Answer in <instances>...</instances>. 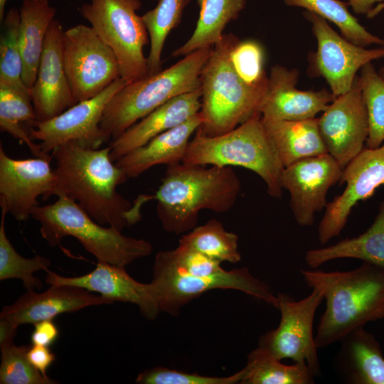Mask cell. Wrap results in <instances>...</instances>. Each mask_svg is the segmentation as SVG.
<instances>
[{
  "label": "cell",
  "instance_id": "1",
  "mask_svg": "<svg viewBox=\"0 0 384 384\" xmlns=\"http://www.w3.org/2000/svg\"><path fill=\"white\" fill-rule=\"evenodd\" d=\"M110 152L109 146L90 149L75 141L56 147L51 154L55 160L54 196L75 201L100 224L122 231L140 220L141 206L149 198L132 206L117 191L127 177Z\"/></svg>",
  "mask_w": 384,
  "mask_h": 384
},
{
  "label": "cell",
  "instance_id": "2",
  "mask_svg": "<svg viewBox=\"0 0 384 384\" xmlns=\"http://www.w3.org/2000/svg\"><path fill=\"white\" fill-rule=\"evenodd\" d=\"M306 285L323 292L326 309L314 337L316 348L340 341L350 332L384 319V267L363 262L349 271H300Z\"/></svg>",
  "mask_w": 384,
  "mask_h": 384
},
{
  "label": "cell",
  "instance_id": "3",
  "mask_svg": "<svg viewBox=\"0 0 384 384\" xmlns=\"http://www.w3.org/2000/svg\"><path fill=\"white\" fill-rule=\"evenodd\" d=\"M241 188L240 181L230 166L187 164L167 166L164 176L152 196L162 228L180 235L193 230L199 212L230 210Z\"/></svg>",
  "mask_w": 384,
  "mask_h": 384
},
{
  "label": "cell",
  "instance_id": "4",
  "mask_svg": "<svg viewBox=\"0 0 384 384\" xmlns=\"http://www.w3.org/2000/svg\"><path fill=\"white\" fill-rule=\"evenodd\" d=\"M213 46L196 50L152 75L127 83L107 105L100 127L110 140L170 100L201 87Z\"/></svg>",
  "mask_w": 384,
  "mask_h": 384
},
{
  "label": "cell",
  "instance_id": "5",
  "mask_svg": "<svg viewBox=\"0 0 384 384\" xmlns=\"http://www.w3.org/2000/svg\"><path fill=\"white\" fill-rule=\"evenodd\" d=\"M182 162L245 168L264 181L270 196L282 198L284 168L266 133L259 112L221 135L207 136L197 129Z\"/></svg>",
  "mask_w": 384,
  "mask_h": 384
},
{
  "label": "cell",
  "instance_id": "6",
  "mask_svg": "<svg viewBox=\"0 0 384 384\" xmlns=\"http://www.w3.org/2000/svg\"><path fill=\"white\" fill-rule=\"evenodd\" d=\"M31 217L40 223L41 235L49 246H56L63 238L71 236L97 261L125 267L149 256L153 250L151 243L144 239L127 237L114 227L100 224L65 196H58L51 204L36 206Z\"/></svg>",
  "mask_w": 384,
  "mask_h": 384
},
{
  "label": "cell",
  "instance_id": "7",
  "mask_svg": "<svg viewBox=\"0 0 384 384\" xmlns=\"http://www.w3.org/2000/svg\"><path fill=\"white\" fill-rule=\"evenodd\" d=\"M239 41L233 33H224L201 73L203 123L198 129L205 135L223 134L259 112L265 88L246 85L230 61V51Z\"/></svg>",
  "mask_w": 384,
  "mask_h": 384
},
{
  "label": "cell",
  "instance_id": "8",
  "mask_svg": "<svg viewBox=\"0 0 384 384\" xmlns=\"http://www.w3.org/2000/svg\"><path fill=\"white\" fill-rule=\"evenodd\" d=\"M140 0H90L79 9L99 37L112 50L120 78L128 83L148 75L144 47L149 36L142 16Z\"/></svg>",
  "mask_w": 384,
  "mask_h": 384
},
{
  "label": "cell",
  "instance_id": "9",
  "mask_svg": "<svg viewBox=\"0 0 384 384\" xmlns=\"http://www.w3.org/2000/svg\"><path fill=\"white\" fill-rule=\"evenodd\" d=\"M151 283L161 311L173 316L178 315L186 304L215 289L239 290L278 308L277 297L270 287L252 276L246 267L197 277L176 270L156 255Z\"/></svg>",
  "mask_w": 384,
  "mask_h": 384
},
{
  "label": "cell",
  "instance_id": "10",
  "mask_svg": "<svg viewBox=\"0 0 384 384\" xmlns=\"http://www.w3.org/2000/svg\"><path fill=\"white\" fill-rule=\"evenodd\" d=\"M63 54L75 104L95 97L120 78L116 55L90 26L64 31Z\"/></svg>",
  "mask_w": 384,
  "mask_h": 384
},
{
  "label": "cell",
  "instance_id": "11",
  "mask_svg": "<svg viewBox=\"0 0 384 384\" xmlns=\"http://www.w3.org/2000/svg\"><path fill=\"white\" fill-rule=\"evenodd\" d=\"M316 41V50L309 55V73L322 77L336 97L348 92L358 71L367 63L384 58V47L367 48L339 35L322 17L304 11Z\"/></svg>",
  "mask_w": 384,
  "mask_h": 384
},
{
  "label": "cell",
  "instance_id": "12",
  "mask_svg": "<svg viewBox=\"0 0 384 384\" xmlns=\"http://www.w3.org/2000/svg\"><path fill=\"white\" fill-rule=\"evenodd\" d=\"M278 309L281 319L277 329L267 332L258 346L267 349L279 360L290 358L294 363H305L315 377L321 374L320 362L313 334L316 311L324 299L316 288L306 297L294 300L289 295L279 293Z\"/></svg>",
  "mask_w": 384,
  "mask_h": 384
},
{
  "label": "cell",
  "instance_id": "13",
  "mask_svg": "<svg viewBox=\"0 0 384 384\" xmlns=\"http://www.w3.org/2000/svg\"><path fill=\"white\" fill-rule=\"evenodd\" d=\"M128 82L119 78L99 95L81 101L60 114L36 122L31 131L33 141H39L42 151L50 155L56 147L70 141L90 149H99L110 140L100 127L105 109L113 96Z\"/></svg>",
  "mask_w": 384,
  "mask_h": 384
},
{
  "label": "cell",
  "instance_id": "14",
  "mask_svg": "<svg viewBox=\"0 0 384 384\" xmlns=\"http://www.w3.org/2000/svg\"><path fill=\"white\" fill-rule=\"evenodd\" d=\"M338 183H345L346 188L327 204L318 227L322 245L339 235L353 208L384 184V142L377 148L365 147L343 169Z\"/></svg>",
  "mask_w": 384,
  "mask_h": 384
},
{
  "label": "cell",
  "instance_id": "15",
  "mask_svg": "<svg viewBox=\"0 0 384 384\" xmlns=\"http://www.w3.org/2000/svg\"><path fill=\"white\" fill-rule=\"evenodd\" d=\"M318 125L328 154L343 169L365 148L369 124L358 75L348 92L328 105Z\"/></svg>",
  "mask_w": 384,
  "mask_h": 384
},
{
  "label": "cell",
  "instance_id": "16",
  "mask_svg": "<svg viewBox=\"0 0 384 384\" xmlns=\"http://www.w3.org/2000/svg\"><path fill=\"white\" fill-rule=\"evenodd\" d=\"M50 160L12 159L0 145V206L16 220L29 219L39 196H54L56 176Z\"/></svg>",
  "mask_w": 384,
  "mask_h": 384
},
{
  "label": "cell",
  "instance_id": "17",
  "mask_svg": "<svg viewBox=\"0 0 384 384\" xmlns=\"http://www.w3.org/2000/svg\"><path fill=\"white\" fill-rule=\"evenodd\" d=\"M342 170L328 153L299 160L284 169L282 188L289 193L291 210L299 225H311L315 213L326 208L328 191L339 182Z\"/></svg>",
  "mask_w": 384,
  "mask_h": 384
},
{
  "label": "cell",
  "instance_id": "18",
  "mask_svg": "<svg viewBox=\"0 0 384 384\" xmlns=\"http://www.w3.org/2000/svg\"><path fill=\"white\" fill-rule=\"evenodd\" d=\"M46 282L50 285H70L83 288L114 302L136 304L141 314L153 320L161 311L152 283L144 284L132 278L124 267L97 261L94 270L79 277H68L49 270Z\"/></svg>",
  "mask_w": 384,
  "mask_h": 384
},
{
  "label": "cell",
  "instance_id": "19",
  "mask_svg": "<svg viewBox=\"0 0 384 384\" xmlns=\"http://www.w3.org/2000/svg\"><path fill=\"white\" fill-rule=\"evenodd\" d=\"M296 68L276 64L270 69L265 93L258 108L263 117L299 121L315 118L335 99L329 90H302L297 85Z\"/></svg>",
  "mask_w": 384,
  "mask_h": 384
},
{
  "label": "cell",
  "instance_id": "20",
  "mask_svg": "<svg viewBox=\"0 0 384 384\" xmlns=\"http://www.w3.org/2000/svg\"><path fill=\"white\" fill-rule=\"evenodd\" d=\"M64 30L54 19L47 33L37 77L30 88L36 122L60 114L75 105L63 63Z\"/></svg>",
  "mask_w": 384,
  "mask_h": 384
},
{
  "label": "cell",
  "instance_id": "21",
  "mask_svg": "<svg viewBox=\"0 0 384 384\" xmlns=\"http://www.w3.org/2000/svg\"><path fill=\"white\" fill-rule=\"evenodd\" d=\"M113 302L102 295L75 286L50 285L42 293L27 290L14 303L4 306L0 318L17 326L53 320L56 316L75 312L85 307L110 304Z\"/></svg>",
  "mask_w": 384,
  "mask_h": 384
},
{
  "label": "cell",
  "instance_id": "22",
  "mask_svg": "<svg viewBox=\"0 0 384 384\" xmlns=\"http://www.w3.org/2000/svg\"><path fill=\"white\" fill-rule=\"evenodd\" d=\"M201 107V87L170 100L111 140V159L115 162L156 136L180 125L198 114Z\"/></svg>",
  "mask_w": 384,
  "mask_h": 384
},
{
  "label": "cell",
  "instance_id": "23",
  "mask_svg": "<svg viewBox=\"0 0 384 384\" xmlns=\"http://www.w3.org/2000/svg\"><path fill=\"white\" fill-rule=\"evenodd\" d=\"M202 123L203 117L199 112L180 125L128 152L114 163L124 171L127 178H136L156 165L181 163L192 134Z\"/></svg>",
  "mask_w": 384,
  "mask_h": 384
},
{
  "label": "cell",
  "instance_id": "24",
  "mask_svg": "<svg viewBox=\"0 0 384 384\" xmlns=\"http://www.w3.org/2000/svg\"><path fill=\"white\" fill-rule=\"evenodd\" d=\"M334 358V365L346 383L384 384V356L375 337L357 329L344 336Z\"/></svg>",
  "mask_w": 384,
  "mask_h": 384
},
{
  "label": "cell",
  "instance_id": "25",
  "mask_svg": "<svg viewBox=\"0 0 384 384\" xmlns=\"http://www.w3.org/2000/svg\"><path fill=\"white\" fill-rule=\"evenodd\" d=\"M266 133L284 168L306 158L328 153L318 118L277 120L262 116Z\"/></svg>",
  "mask_w": 384,
  "mask_h": 384
},
{
  "label": "cell",
  "instance_id": "26",
  "mask_svg": "<svg viewBox=\"0 0 384 384\" xmlns=\"http://www.w3.org/2000/svg\"><path fill=\"white\" fill-rule=\"evenodd\" d=\"M19 14L22 78L30 90L37 77L46 35L56 10L48 0H23Z\"/></svg>",
  "mask_w": 384,
  "mask_h": 384
},
{
  "label": "cell",
  "instance_id": "27",
  "mask_svg": "<svg viewBox=\"0 0 384 384\" xmlns=\"http://www.w3.org/2000/svg\"><path fill=\"white\" fill-rule=\"evenodd\" d=\"M341 258L358 259L384 267V200L374 222L363 233L323 248L309 250L304 256L311 268Z\"/></svg>",
  "mask_w": 384,
  "mask_h": 384
},
{
  "label": "cell",
  "instance_id": "28",
  "mask_svg": "<svg viewBox=\"0 0 384 384\" xmlns=\"http://www.w3.org/2000/svg\"><path fill=\"white\" fill-rule=\"evenodd\" d=\"M247 0H198L199 16L191 37L172 53L185 56L196 50L213 46L223 38V31L236 19Z\"/></svg>",
  "mask_w": 384,
  "mask_h": 384
},
{
  "label": "cell",
  "instance_id": "29",
  "mask_svg": "<svg viewBox=\"0 0 384 384\" xmlns=\"http://www.w3.org/2000/svg\"><path fill=\"white\" fill-rule=\"evenodd\" d=\"M36 122L30 95L14 87L0 85V129L25 144L35 157L51 159L45 154L39 144L31 138V131Z\"/></svg>",
  "mask_w": 384,
  "mask_h": 384
},
{
  "label": "cell",
  "instance_id": "30",
  "mask_svg": "<svg viewBox=\"0 0 384 384\" xmlns=\"http://www.w3.org/2000/svg\"><path fill=\"white\" fill-rule=\"evenodd\" d=\"M242 384H311L314 374L305 363L285 365L259 346L247 356Z\"/></svg>",
  "mask_w": 384,
  "mask_h": 384
},
{
  "label": "cell",
  "instance_id": "31",
  "mask_svg": "<svg viewBox=\"0 0 384 384\" xmlns=\"http://www.w3.org/2000/svg\"><path fill=\"white\" fill-rule=\"evenodd\" d=\"M286 5L305 9L337 26L341 35L350 42L366 47H384V39L368 31L348 10L347 2L340 0H284Z\"/></svg>",
  "mask_w": 384,
  "mask_h": 384
},
{
  "label": "cell",
  "instance_id": "32",
  "mask_svg": "<svg viewBox=\"0 0 384 384\" xmlns=\"http://www.w3.org/2000/svg\"><path fill=\"white\" fill-rule=\"evenodd\" d=\"M190 1L159 0L156 7L142 16L150 43L147 56L148 75L161 70V54L166 39L170 32L180 23L183 10Z\"/></svg>",
  "mask_w": 384,
  "mask_h": 384
},
{
  "label": "cell",
  "instance_id": "33",
  "mask_svg": "<svg viewBox=\"0 0 384 384\" xmlns=\"http://www.w3.org/2000/svg\"><path fill=\"white\" fill-rule=\"evenodd\" d=\"M179 242L220 262L236 263L241 259L238 236L225 230L216 219H211L183 234Z\"/></svg>",
  "mask_w": 384,
  "mask_h": 384
},
{
  "label": "cell",
  "instance_id": "34",
  "mask_svg": "<svg viewBox=\"0 0 384 384\" xmlns=\"http://www.w3.org/2000/svg\"><path fill=\"white\" fill-rule=\"evenodd\" d=\"M0 36V85L10 86L30 95V90L22 78L19 9L16 7L10 9L4 16Z\"/></svg>",
  "mask_w": 384,
  "mask_h": 384
},
{
  "label": "cell",
  "instance_id": "35",
  "mask_svg": "<svg viewBox=\"0 0 384 384\" xmlns=\"http://www.w3.org/2000/svg\"><path fill=\"white\" fill-rule=\"evenodd\" d=\"M6 210L1 208L0 225V280L19 279L26 290L40 289L41 280L33 275L38 270L47 272L50 260L41 255L26 258L19 255L8 239L5 231Z\"/></svg>",
  "mask_w": 384,
  "mask_h": 384
},
{
  "label": "cell",
  "instance_id": "36",
  "mask_svg": "<svg viewBox=\"0 0 384 384\" xmlns=\"http://www.w3.org/2000/svg\"><path fill=\"white\" fill-rule=\"evenodd\" d=\"M358 78L369 124L366 147L374 149L384 142V78L372 63L361 69Z\"/></svg>",
  "mask_w": 384,
  "mask_h": 384
},
{
  "label": "cell",
  "instance_id": "37",
  "mask_svg": "<svg viewBox=\"0 0 384 384\" xmlns=\"http://www.w3.org/2000/svg\"><path fill=\"white\" fill-rule=\"evenodd\" d=\"M1 384H55L49 377L44 376L28 361V346H16L14 342L0 346Z\"/></svg>",
  "mask_w": 384,
  "mask_h": 384
},
{
  "label": "cell",
  "instance_id": "38",
  "mask_svg": "<svg viewBox=\"0 0 384 384\" xmlns=\"http://www.w3.org/2000/svg\"><path fill=\"white\" fill-rule=\"evenodd\" d=\"M230 58L235 71L246 85L266 88L268 76L264 68L265 53L259 42L239 41L233 47Z\"/></svg>",
  "mask_w": 384,
  "mask_h": 384
},
{
  "label": "cell",
  "instance_id": "39",
  "mask_svg": "<svg viewBox=\"0 0 384 384\" xmlns=\"http://www.w3.org/2000/svg\"><path fill=\"white\" fill-rule=\"evenodd\" d=\"M156 256L176 270L193 276H210L225 270L220 262L180 242L175 249L160 251Z\"/></svg>",
  "mask_w": 384,
  "mask_h": 384
},
{
  "label": "cell",
  "instance_id": "40",
  "mask_svg": "<svg viewBox=\"0 0 384 384\" xmlns=\"http://www.w3.org/2000/svg\"><path fill=\"white\" fill-rule=\"evenodd\" d=\"M243 373L242 368L230 376L216 377L155 367L139 374L135 382L139 384H234L240 383Z\"/></svg>",
  "mask_w": 384,
  "mask_h": 384
},
{
  "label": "cell",
  "instance_id": "41",
  "mask_svg": "<svg viewBox=\"0 0 384 384\" xmlns=\"http://www.w3.org/2000/svg\"><path fill=\"white\" fill-rule=\"evenodd\" d=\"M31 341L33 345L50 346L58 338L59 330L52 320H44L33 324Z\"/></svg>",
  "mask_w": 384,
  "mask_h": 384
},
{
  "label": "cell",
  "instance_id": "42",
  "mask_svg": "<svg viewBox=\"0 0 384 384\" xmlns=\"http://www.w3.org/2000/svg\"><path fill=\"white\" fill-rule=\"evenodd\" d=\"M27 357L30 363L44 376L47 375V370L55 360V355L48 346L33 345L29 346Z\"/></svg>",
  "mask_w": 384,
  "mask_h": 384
},
{
  "label": "cell",
  "instance_id": "43",
  "mask_svg": "<svg viewBox=\"0 0 384 384\" xmlns=\"http://www.w3.org/2000/svg\"><path fill=\"white\" fill-rule=\"evenodd\" d=\"M349 6L356 14L366 15L373 18L384 9V0H348Z\"/></svg>",
  "mask_w": 384,
  "mask_h": 384
},
{
  "label": "cell",
  "instance_id": "44",
  "mask_svg": "<svg viewBox=\"0 0 384 384\" xmlns=\"http://www.w3.org/2000/svg\"><path fill=\"white\" fill-rule=\"evenodd\" d=\"M18 326L4 318H0V346L14 342Z\"/></svg>",
  "mask_w": 384,
  "mask_h": 384
},
{
  "label": "cell",
  "instance_id": "45",
  "mask_svg": "<svg viewBox=\"0 0 384 384\" xmlns=\"http://www.w3.org/2000/svg\"><path fill=\"white\" fill-rule=\"evenodd\" d=\"M7 0H0V21H2L5 16V6Z\"/></svg>",
  "mask_w": 384,
  "mask_h": 384
},
{
  "label": "cell",
  "instance_id": "46",
  "mask_svg": "<svg viewBox=\"0 0 384 384\" xmlns=\"http://www.w3.org/2000/svg\"><path fill=\"white\" fill-rule=\"evenodd\" d=\"M380 73H384V66L379 70Z\"/></svg>",
  "mask_w": 384,
  "mask_h": 384
},
{
  "label": "cell",
  "instance_id": "47",
  "mask_svg": "<svg viewBox=\"0 0 384 384\" xmlns=\"http://www.w3.org/2000/svg\"><path fill=\"white\" fill-rule=\"evenodd\" d=\"M378 72H379V71H378ZM379 73L381 75L382 77L384 78V73H380V72H379Z\"/></svg>",
  "mask_w": 384,
  "mask_h": 384
}]
</instances>
